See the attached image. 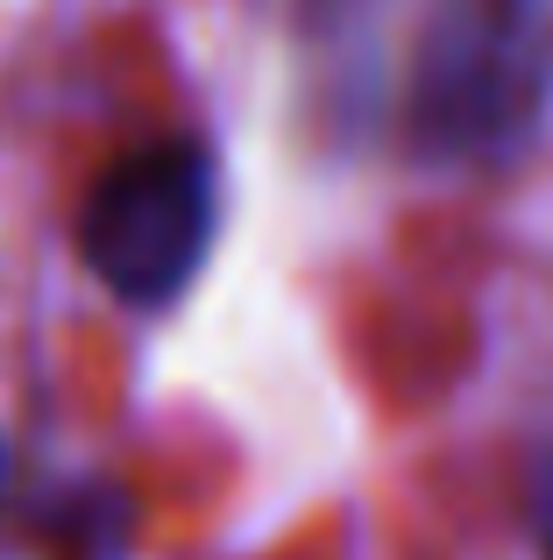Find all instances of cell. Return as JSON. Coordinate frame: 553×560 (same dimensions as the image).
Wrapping results in <instances>:
<instances>
[{
  "label": "cell",
  "instance_id": "1",
  "mask_svg": "<svg viewBox=\"0 0 553 560\" xmlns=\"http://www.w3.org/2000/svg\"><path fill=\"white\" fill-rule=\"evenodd\" d=\"M553 0H433L404 85V136L426 164H511L546 121Z\"/></svg>",
  "mask_w": 553,
  "mask_h": 560
},
{
  "label": "cell",
  "instance_id": "2",
  "mask_svg": "<svg viewBox=\"0 0 553 560\" xmlns=\"http://www.w3.org/2000/svg\"><path fill=\"white\" fill-rule=\"evenodd\" d=\"M221 234V171L207 142H142L79 206V256L136 313L185 299Z\"/></svg>",
  "mask_w": 553,
  "mask_h": 560
},
{
  "label": "cell",
  "instance_id": "3",
  "mask_svg": "<svg viewBox=\"0 0 553 560\" xmlns=\"http://www.w3.org/2000/svg\"><path fill=\"white\" fill-rule=\"evenodd\" d=\"M0 468H8V454H0Z\"/></svg>",
  "mask_w": 553,
  "mask_h": 560
}]
</instances>
